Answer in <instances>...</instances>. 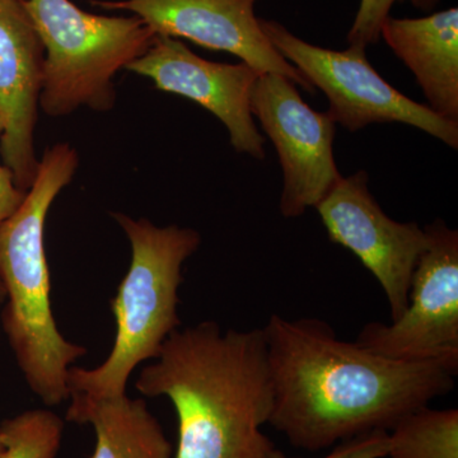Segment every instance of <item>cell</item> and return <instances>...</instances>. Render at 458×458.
<instances>
[{
  "mask_svg": "<svg viewBox=\"0 0 458 458\" xmlns=\"http://www.w3.org/2000/svg\"><path fill=\"white\" fill-rule=\"evenodd\" d=\"M78 165L71 144L47 149L22 204L0 225L3 328L26 384L47 406L71 399L69 370L87 354L83 345L69 342L57 328L45 250L47 214Z\"/></svg>",
  "mask_w": 458,
  "mask_h": 458,
  "instance_id": "cell-3",
  "label": "cell"
},
{
  "mask_svg": "<svg viewBox=\"0 0 458 458\" xmlns=\"http://www.w3.org/2000/svg\"><path fill=\"white\" fill-rule=\"evenodd\" d=\"M262 331L273 384L269 424L302 450L388 432L454 388L458 366L382 357L337 339L321 319L271 315Z\"/></svg>",
  "mask_w": 458,
  "mask_h": 458,
  "instance_id": "cell-1",
  "label": "cell"
},
{
  "mask_svg": "<svg viewBox=\"0 0 458 458\" xmlns=\"http://www.w3.org/2000/svg\"><path fill=\"white\" fill-rule=\"evenodd\" d=\"M144 397H167L179 420L174 458H271L273 384L262 328L223 331L212 321L177 328L140 370Z\"/></svg>",
  "mask_w": 458,
  "mask_h": 458,
  "instance_id": "cell-2",
  "label": "cell"
},
{
  "mask_svg": "<svg viewBox=\"0 0 458 458\" xmlns=\"http://www.w3.org/2000/svg\"><path fill=\"white\" fill-rule=\"evenodd\" d=\"M3 451H4V441H3L2 429H0V456H2Z\"/></svg>",
  "mask_w": 458,
  "mask_h": 458,
  "instance_id": "cell-21",
  "label": "cell"
},
{
  "mask_svg": "<svg viewBox=\"0 0 458 458\" xmlns=\"http://www.w3.org/2000/svg\"><path fill=\"white\" fill-rule=\"evenodd\" d=\"M44 47L22 0H0V153L17 188L29 191L38 165L35 129L44 73Z\"/></svg>",
  "mask_w": 458,
  "mask_h": 458,
  "instance_id": "cell-12",
  "label": "cell"
},
{
  "mask_svg": "<svg viewBox=\"0 0 458 458\" xmlns=\"http://www.w3.org/2000/svg\"><path fill=\"white\" fill-rule=\"evenodd\" d=\"M258 0H120L90 4L134 13L156 35L186 38L209 50L225 51L264 73L282 74L315 93V87L286 62L262 32L255 16Z\"/></svg>",
  "mask_w": 458,
  "mask_h": 458,
  "instance_id": "cell-11",
  "label": "cell"
},
{
  "mask_svg": "<svg viewBox=\"0 0 458 458\" xmlns=\"http://www.w3.org/2000/svg\"><path fill=\"white\" fill-rule=\"evenodd\" d=\"M414 74L434 114L458 123V9L420 18L387 17L381 35Z\"/></svg>",
  "mask_w": 458,
  "mask_h": 458,
  "instance_id": "cell-13",
  "label": "cell"
},
{
  "mask_svg": "<svg viewBox=\"0 0 458 458\" xmlns=\"http://www.w3.org/2000/svg\"><path fill=\"white\" fill-rule=\"evenodd\" d=\"M4 451L0 458H55L64 420L49 409L27 410L0 424Z\"/></svg>",
  "mask_w": 458,
  "mask_h": 458,
  "instance_id": "cell-16",
  "label": "cell"
},
{
  "mask_svg": "<svg viewBox=\"0 0 458 458\" xmlns=\"http://www.w3.org/2000/svg\"><path fill=\"white\" fill-rule=\"evenodd\" d=\"M131 246L128 273L111 301L116 335L104 363L72 367L71 396L114 399L126 394L129 378L143 361L155 360L181 327L179 289L182 265L200 247V233L179 225L158 227L146 218L111 213Z\"/></svg>",
  "mask_w": 458,
  "mask_h": 458,
  "instance_id": "cell-4",
  "label": "cell"
},
{
  "mask_svg": "<svg viewBox=\"0 0 458 458\" xmlns=\"http://www.w3.org/2000/svg\"><path fill=\"white\" fill-rule=\"evenodd\" d=\"M250 108L273 141L284 174L280 213L284 218L303 216L342 180L334 157L336 123L310 107L297 84L282 74L258 78Z\"/></svg>",
  "mask_w": 458,
  "mask_h": 458,
  "instance_id": "cell-8",
  "label": "cell"
},
{
  "mask_svg": "<svg viewBox=\"0 0 458 458\" xmlns=\"http://www.w3.org/2000/svg\"><path fill=\"white\" fill-rule=\"evenodd\" d=\"M262 32L273 47L325 93L331 119L355 132L370 123H400L414 126L458 148V123L434 114L386 82L367 59L366 49H325L295 36L282 23L259 18Z\"/></svg>",
  "mask_w": 458,
  "mask_h": 458,
  "instance_id": "cell-6",
  "label": "cell"
},
{
  "mask_svg": "<svg viewBox=\"0 0 458 458\" xmlns=\"http://www.w3.org/2000/svg\"><path fill=\"white\" fill-rule=\"evenodd\" d=\"M388 448L387 430H373L346 439L322 458H386ZM271 458H301L286 456L276 448Z\"/></svg>",
  "mask_w": 458,
  "mask_h": 458,
  "instance_id": "cell-18",
  "label": "cell"
},
{
  "mask_svg": "<svg viewBox=\"0 0 458 458\" xmlns=\"http://www.w3.org/2000/svg\"><path fill=\"white\" fill-rule=\"evenodd\" d=\"M369 181L366 171L342 177L315 208L330 241L352 251L378 280L394 321L408 307L412 274L429 236L418 223L391 219Z\"/></svg>",
  "mask_w": 458,
  "mask_h": 458,
  "instance_id": "cell-9",
  "label": "cell"
},
{
  "mask_svg": "<svg viewBox=\"0 0 458 458\" xmlns=\"http://www.w3.org/2000/svg\"><path fill=\"white\" fill-rule=\"evenodd\" d=\"M441 0H360L354 22L349 30L346 41L349 47H360L367 49L369 45L377 44L381 38V27L386 18L390 17L391 9L396 3H410L420 11H433Z\"/></svg>",
  "mask_w": 458,
  "mask_h": 458,
  "instance_id": "cell-17",
  "label": "cell"
},
{
  "mask_svg": "<svg viewBox=\"0 0 458 458\" xmlns=\"http://www.w3.org/2000/svg\"><path fill=\"white\" fill-rule=\"evenodd\" d=\"M426 231L405 311L391 324L366 325L355 343L390 360L458 366V232L441 219Z\"/></svg>",
  "mask_w": 458,
  "mask_h": 458,
  "instance_id": "cell-7",
  "label": "cell"
},
{
  "mask_svg": "<svg viewBox=\"0 0 458 458\" xmlns=\"http://www.w3.org/2000/svg\"><path fill=\"white\" fill-rule=\"evenodd\" d=\"M22 5L47 53L44 113L60 117L84 106L113 110L114 75L147 53L156 33L137 16H98L71 0H22Z\"/></svg>",
  "mask_w": 458,
  "mask_h": 458,
  "instance_id": "cell-5",
  "label": "cell"
},
{
  "mask_svg": "<svg viewBox=\"0 0 458 458\" xmlns=\"http://www.w3.org/2000/svg\"><path fill=\"white\" fill-rule=\"evenodd\" d=\"M66 420L89 424L96 434L92 458H174L172 445L146 401L71 396Z\"/></svg>",
  "mask_w": 458,
  "mask_h": 458,
  "instance_id": "cell-14",
  "label": "cell"
},
{
  "mask_svg": "<svg viewBox=\"0 0 458 458\" xmlns=\"http://www.w3.org/2000/svg\"><path fill=\"white\" fill-rule=\"evenodd\" d=\"M5 303V291L3 286L2 279H0V311H2L3 306Z\"/></svg>",
  "mask_w": 458,
  "mask_h": 458,
  "instance_id": "cell-20",
  "label": "cell"
},
{
  "mask_svg": "<svg viewBox=\"0 0 458 458\" xmlns=\"http://www.w3.org/2000/svg\"><path fill=\"white\" fill-rule=\"evenodd\" d=\"M3 131H4V126L0 119V138H2ZM25 195V192L17 188L11 170L0 162V225L16 212L20 205L22 204Z\"/></svg>",
  "mask_w": 458,
  "mask_h": 458,
  "instance_id": "cell-19",
  "label": "cell"
},
{
  "mask_svg": "<svg viewBox=\"0 0 458 458\" xmlns=\"http://www.w3.org/2000/svg\"><path fill=\"white\" fill-rule=\"evenodd\" d=\"M390 458H458V410L424 406L388 430Z\"/></svg>",
  "mask_w": 458,
  "mask_h": 458,
  "instance_id": "cell-15",
  "label": "cell"
},
{
  "mask_svg": "<svg viewBox=\"0 0 458 458\" xmlns=\"http://www.w3.org/2000/svg\"><path fill=\"white\" fill-rule=\"evenodd\" d=\"M149 78L156 89L197 102L216 114L237 153L264 161L265 138L250 108V98L260 72L245 62L223 64L192 53L179 38L157 35L149 49L128 66Z\"/></svg>",
  "mask_w": 458,
  "mask_h": 458,
  "instance_id": "cell-10",
  "label": "cell"
}]
</instances>
